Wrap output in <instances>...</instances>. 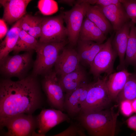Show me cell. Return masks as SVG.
<instances>
[{
	"label": "cell",
	"instance_id": "1",
	"mask_svg": "<svg viewBox=\"0 0 136 136\" xmlns=\"http://www.w3.org/2000/svg\"><path fill=\"white\" fill-rule=\"evenodd\" d=\"M31 75L16 81L3 78L0 82V121L21 114L32 115L43 105L40 85Z\"/></svg>",
	"mask_w": 136,
	"mask_h": 136
},
{
	"label": "cell",
	"instance_id": "2",
	"mask_svg": "<svg viewBox=\"0 0 136 136\" xmlns=\"http://www.w3.org/2000/svg\"><path fill=\"white\" fill-rule=\"evenodd\" d=\"M118 113L103 110L80 113L76 119L90 136H115Z\"/></svg>",
	"mask_w": 136,
	"mask_h": 136
},
{
	"label": "cell",
	"instance_id": "3",
	"mask_svg": "<svg viewBox=\"0 0 136 136\" xmlns=\"http://www.w3.org/2000/svg\"><path fill=\"white\" fill-rule=\"evenodd\" d=\"M66 41L60 43H45L38 41L35 50L36 58L34 61L31 75L37 77L45 75L52 70L59 52L67 44Z\"/></svg>",
	"mask_w": 136,
	"mask_h": 136
},
{
	"label": "cell",
	"instance_id": "4",
	"mask_svg": "<svg viewBox=\"0 0 136 136\" xmlns=\"http://www.w3.org/2000/svg\"><path fill=\"white\" fill-rule=\"evenodd\" d=\"M33 51L14 55H9L0 60V72L5 78L15 77L19 80L22 79L27 76L33 67L32 56Z\"/></svg>",
	"mask_w": 136,
	"mask_h": 136
},
{
	"label": "cell",
	"instance_id": "5",
	"mask_svg": "<svg viewBox=\"0 0 136 136\" xmlns=\"http://www.w3.org/2000/svg\"><path fill=\"white\" fill-rule=\"evenodd\" d=\"M108 76L102 79L97 78L92 84L86 99L81 106L80 113L103 110L112 101L106 86Z\"/></svg>",
	"mask_w": 136,
	"mask_h": 136
},
{
	"label": "cell",
	"instance_id": "6",
	"mask_svg": "<svg viewBox=\"0 0 136 136\" xmlns=\"http://www.w3.org/2000/svg\"><path fill=\"white\" fill-rule=\"evenodd\" d=\"M0 136H32L37 128L36 117L21 114L0 121Z\"/></svg>",
	"mask_w": 136,
	"mask_h": 136
},
{
	"label": "cell",
	"instance_id": "7",
	"mask_svg": "<svg viewBox=\"0 0 136 136\" xmlns=\"http://www.w3.org/2000/svg\"><path fill=\"white\" fill-rule=\"evenodd\" d=\"M89 5L82 0H78L72 9L62 14L66 24L69 42L72 46L77 44L79 33Z\"/></svg>",
	"mask_w": 136,
	"mask_h": 136
},
{
	"label": "cell",
	"instance_id": "8",
	"mask_svg": "<svg viewBox=\"0 0 136 136\" xmlns=\"http://www.w3.org/2000/svg\"><path fill=\"white\" fill-rule=\"evenodd\" d=\"M62 14L43 17L41 33L38 41L45 43H60L66 41L68 34L64 25Z\"/></svg>",
	"mask_w": 136,
	"mask_h": 136
},
{
	"label": "cell",
	"instance_id": "9",
	"mask_svg": "<svg viewBox=\"0 0 136 136\" xmlns=\"http://www.w3.org/2000/svg\"><path fill=\"white\" fill-rule=\"evenodd\" d=\"M113 36H112L104 43V46L90 66V72L96 78L99 77L103 73H107L109 76L113 72L114 63L118 56L112 45Z\"/></svg>",
	"mask_w": 136,
	"mask_h": 136
},
{
	"label": "cell",
	"instance_id": "10",
	"mask_svg": "<svg viewBox=\"0 0 136 136\" xmlns=\"http://www.w3.org/2000/svg\"><path fill=\"white\" fill-rule=\"evenodd\" d=\"M44 76L42 86L48 101L52 107L62 111H64L65 96L56 74L52 70Z\"/></svg>",
	"mask_w": 136,
	"mask_h": 136
},
{
	"label": "cell",
	"instance_id": "11",
	"mask_svg": "<svg viewBox=\"0 0 136 136\" xmlns=\"http://www.w3.org/2000/svg\"><path fill=\"white\" fill-rule=\"evenodd\" d=\"M36 118L38 133L45 135L57 125L70 120L68 115L60 110L52 109H42Z\"/></svg>",
	"mask_w": 136,
	"mask_h": 136
},
{
	"label": "cell",
	"instance_id": "12",
	"mask_svg": "<svg viewBox=\"0 0 136 136\" xmlns=\"http://www.w3.org/2000/svg\"><path fill=\"white\" fill-rule=\"evenodd\" d=\"M80 60L77 51L72 48H64L54 65V71L60 76L70 73L80 66Z\"/></svg>",
	"mask_w": 136,
	"mask_h": 136
},
{
	"label": "cell",
	"instance_id": "13",
	"mask_svg": "<svg viewBox=\"0 0 136 136\" xmlns=\"http://www.w3.org/2000/svg\"><path fill=\"white\" fill-rule=\"evenodd\" d=\"M31 0H0L4 12L2 19L8 24L15 22L26 13L27 7Z\"/></svg>",
	"mask_w": 136,
	"mask_h": 136
},
{
	"label": "cell",
	"instance_id": "14",
	"mask_svg": "<svg viewBox=\"0 0 136 136\" xmlns=\"http://www.w3.org/2000/svg\"><path fill=\"white\" fill-rule=\"evenodd\" d=\"M131 25L130 20L115 32L112 41V47L119 58V64L117 69L120 71L125 69V54Z\"/></svg>",
	"mask_w": 136,
	"mask_h": 136
},
{
	"label": "cell",
	"instance_id": "15",
	"mask_svg": "<svg viewBox=\"0 0 136 136\" xmlns=\"http://www.w3.org/2000/svg\"><path fill=\"white\" fill-rule=\"evenodd\" d=\"M96 5L110 23L115 32L130 21L121 3L105 7Z\"/></svg>",
	"mask_w": 136,
	"mask_h": 136
},
{
	"label": "cell",
	"instance_id": "16",
	"mask_svg": "<svg viewBox=\"0 0 136 136\" xmlns=\"http://www.w3.org/2000/svg\"><path fill=\"white\" fill-rule=\"evenodd\" d=\"M58 79L59 83L66 94L87 83L86 72L80 65L74 71L60 76Z\"/></svg>",
	"mask_w": 136,
	"mask_h": 136
},
{
	"label": "cell",
	"instance_id": "17",
	"mask_svg": "<svg viewBox=\"0 0 136 136\" xmlns=\"http://www.w3.org/2000/svg\"><path fill=\"white\" fill-rule=\"evenodd\" d=\"M77 52L80 62L89 67L95 57L104 45L91 41L78 40Z\"/></svg>",
	"mask_w": 136,
	"mask_h": 136
},
{
	"label": "cell",
	"instance_id": "18",
	"mask_svg": "<svg viewBox=\"0 0 136 136\" xmlns=\"http://www.w3.org/2000/svg\"><path fill=\"white\" fill-rule=\"evenodd\" d=\"M131 74L125 68L117 72L113 73L108 76L106 86L112 100L116 99Z\"/></svg>",
	"mask_w": 136,
	"mask_h": 136
},
{
	"label": "cell",
	"instance_id": "19",
	"mask_svg": "<svg viewBox=\"0 0 136 136\" xmlns=\"http://www.w3.org/2000/svg\"><path fill=\"white\" fill-rule=\"evenodd\" d=\"M22 18L16 22L8 32L0 44V60L7 55L13 49L22 30Z\"/></svg>",
	"mask_w": 136,
	"mask_h": 136
},
{
	"label": "cell",
	"instance_id": "20",
	"mask_svg": "<svg viewBox=\"0 0 136 136\" xmlns=\"http://www.w3.org/2000/svg\"><path fill=\"white\" fill-rule=\"evenodd\" d=\"M106 39V36L102 31L93 23L85 17L79 33V40L91 41L102 44Z\"/></svg>",
	"mask_w": 136,
	"mask_h": 136
},
{
	"label": "cell",
	"instance_id": "21",
	"mask_svg": "<svg viewBox=\"0 0 136 136\" xmlns=\"http://www.w3.org/2000/svg\"><path fill=\"white\" fill-rule=\"evenodd\" d=\"M86 17L95 24L105 35L113 30L110 23L96 5H89Z\"/></svg>",
	"mask_w": 136,
	"mask_h": 136
},
{
	"label": "cell",
	"instance_id": "22",
	"mask_svg": "<svg viewBox=\"0 0 136 136\" xmlns=\"http://www.w3.org/2000/svg\"><path fill=\"white\" fill-rule=\"evenodd\" d=\"M87 84L69 93L66 94L64 109L69 116L72 117H76L80 114V109L79 105V100L81 94Z\"/></svg>",
	"mask_w": 136,
	"mask_h": 136
},
{
	"label": "cell",
	"instance_id": "23",
	"mask_svg": "<svg viewBox=\"0 0 136 136\" xmlns=\"http://www.w3.org/2000/svg\"><path fill=\"white\" fill-rule=\"evenodd\" d=\"M43 18L26 14L22 18V30L36 39L39 38L41 35Z\"/></svg>",
	"mask_w": 136,
	"mask_h": 136
},
{
	"label": "cell",
	"instance_id": "24",
	"mask_svg": "<svg viewBox=\"0 0 136 136\" xmlns=\"http://www.w3.org/2000/svg\"><path fill=\"white\" fill-rule=\"evenodd\" d=\"M38 41L36 38L22 30L13 51V53L16 55L22 51L28 52L35 50Z\"/></svg>",
	"mask_w": 136,
	"mask_h": 136
},
{
	"label": "cell",
	"instance_id": "25",
	"mask_svg": "<svg viewBox=\"0 0 136 136\" xmlns=\"http://www.w3.org/2000/svg\"><path fill=\"white\" fill-rule=\"evenodd\" d=\"M126 51L125 65L136 64V26L131 21Z\"/></svg>",
	"mask_w": 136,
	"mask_h": 136
},
{
	"label": "cell",
	"instance_id": "26",
	"mask_svg": "<svg viewBox=\"0 0 136 136\" xmlns=\"http://www.w3.org/2000/svg\"><path fill=\"white\" fill-rule=\"evenodd\" d=\"M136 98V74L129 76L123 88L116 99L120 102L124 100L132 101Z\"/></svg>",
	"mask_w": 136,
	"mask_h": 136
},
{
	"label": "cell",
	"instance_id": "27",
	"mask_svg": "<svg viewBox=\"0 0 136 136\" xmlns=\"http://www.w3.org/2000/svg\"><path fill=\"white\" fill-rule=\"evenodd\" d=\"M38 7L43 15H49L56 13L58 10L57 2L53 0H40L38 3Z\"/></svg>",
	"mask_w": 136,
	"mask_h": 136
},
{
	"label": "cell",
	"instance_id": "28",
	"mask_svg": "<svg viewBox=\"0 0 136 136\" xmlns=\"http://www.w3.org/2000/svg\"><path fill=\"white\" fill-rule=\"evenodd\" d=\"M121 3L129 18L136 26V0H122Z\"/></svg>",
	"mask_w": 136,
	"mask_h": 136
},
{
	"label": "cell",
	"instance_id": "29",
	"mask_svg": "<svg viewBox=\"0 0 136 136\" xmlns=\"http://www.w3.org/2000/svg\"><path fill=\"white\" fill-rule=\"evenodd\" d=\"M79 125L72 123L66 129L57 134L50 136H77ZM32 136H46L45 135L37 133L35 131Z\"/></svg>",
	"mask_w": 136,
	"mask_h": 136
},
{
	"label": "cell",
	"instance_id": "30",
	"mask_svg": "<svg viewBox=\"0 0 136 136\" xmlns=\"http://www.w3.org/2000/svg\"><path fill=\"white\" fill-rule=\"evenodd\" d=\"M120 103V110L123 115L128 116L133 113L131 105V101L124 100Z\"/></svg>",
	"mask_w": 136,
	"mask_h": 136
},
{
	"label": "cell",
	"instance_id": "31",
	"mask_svg": "<svg viewBox=\"0 0 136 136\" xmlns=\"http://www.w3.org/2000/svg\"><path fill=\"white\" fill-rule=\"evenodd\" d=\"M82 1L90 5H95L105 7L121 3L122 0H85Z\"/></svg>",
	"mask_w": 136,
	"mask_h": 136
},
{
	"label": "cell",
	"instance_id": "32",
	"mask_svg": "<svg viewBox=\"0 0 136 136\" xmlns=\"http://www.w3.org/2000/svg\"><path fill=\"white\" fill-rule=\"evenodd\" d=\"M8 29L6 22L2 18L0 19V39L1 40L6 36Z\"/></svg>",
	"mask_w": 136,
	"mask_h": 136
},
{
	"label": "cell",
	"instance_id": "33",
	"mask_svg": "<svg viewBox=\"0 0 136 136\" xmlns=\"http://www.w3.org/2000/svg\"><path fill=\"white\" fill-rule=\"evenodd\" d=\"M92 84V83H87L81 94L79 102L80 108L86 99L88 91Z\"/></svg>",
	"mask_w": 136,
	"mask_h": 136
},
{
	"label": "cell",
	"instance_id": "34",
	"mask_svg": "<svg viewBox=\"0 0 136 136\" xmlns=\"http://www.w3.org/2000/svg\"><path fill=\"white\" fill-rule=\"evenodd\" d=\"M126 123L129 128L136 132V114L128 118Z\"/></svg>",
	"mask_w": 136,
	"mask_h": 136
},
{
	"label": "cell",
	"instance_id": "35",
	"mask_svg": "<svg viewBox=\"0 0 136 136\" xmlns=\"http://www.w3.org/2000/svg\"><path fill=\"white\" fill-rule=\"evenodd\" d=\"M58 1L59 3L65 4L72 6L74 4H75L77 2L73 0H59Z\"/></svg>",
	"mask_w": 136,
	"mask_h": 136
},
{
	"label": "cell",
	"instance_id": "36",
	"mask_svg": "<svg viewBox=\"0 0 136 136\" xmlns=\"http://www.w3.org/2000/svg\"><path fill=\"white\" fill-rule=\"evenodd\" d=\"M78 136H87L85 133V130L80 125L78 131Z\"/></svg>",
	"mask_w": 136,
	"mask_h": 136
},
{
	"label": "cell",
	"instance_id": "37",
	"mask_svg": "<svg viewBox=\"0 0 136 136\" xmlns=\"http://www.w3.org/2000/svg\"><path fill=\"white\" fill-rule=\"evenodd\" d=\"M131 105L133 113H136V98L131 101Z\"/></svg>",
	"mask_w": 136,
	"mask_h": 136
},
{
	"label": "cell",
	"instance_id": "38",
	"mask_svg": "<svg viewBox=\"0 0 136 136\" xmlns=\"http://www.w3.org/2000/svg\"></svg>",
	"mask_w": 136,
	"mask_h": 136
}]
</instances>
